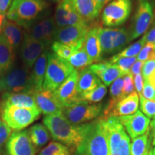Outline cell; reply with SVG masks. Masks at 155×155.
I'll return each mask as SVG.
<instances>
[{"mask_svg": "<svg viewBox=\"0 0 155 155\" xmlns=\"http://www.w3.org/2000/svg\"><path fill=\"white\" fill-rule=\"evenodd\" d=\"M152 139L150 137V130L144 134L132 139L130 155H152L153 149L151 147Z\"/></svg>", "mask_w": 155, "mask_h": 155, "instance_id": "30", "label": "cell"}, {"mask_svg": "<svg viewBox=\"0 0 155 155\" xmlns=\"http://www.w3.org/2000/svg\"><path fill=\"white\" fill-rule=\"evenodd\" d=\"M67 62L73 68L78 71H81L93 64V61L85 50L84 45L75 50L71 57L67 60Z\"/></svg>", "mask_w": 155, "mask_h": 155, "instance_id": "31", "label": "cell"}, {"mask_svg": "<svg viewBox=\"0 0 155 155\" xmlns=\"http://www.w3.org/2000/svg\"><path fill=\"white\" fill-rule=\"evenodd\" d=\"M144 63V62L137 61L134 63V65L131 66L130 69V73L133 75V76L137 74H139V73H141V68H142Z\"/></svg>", "mask_w": 155, "mask_h": 155, "instance_id": "46", "label": "cell"}, {"mask_svg": "<svg viewBox=\"0 0 155 155\" xmlns=\"http://www.w3.org/2000/svg\"><path fill=\"white\" fill-rule=\"evenodd\" d=\"M154 101H155V97H154Z\"/></svg>", "mask_w": 155, "mask_h": 155, "instance_id": "54", "label": "cell"}, {"mask_svg": "<svg viewBox=\"0 0 155 155\" xmlns=\"http://www.w3.org/2000/svg\"><path fill=\"white\" fill-rule=\"evenodd\" d=\"M74 70L67 61L50 53L42 89L55 91Z\"/></svg>", "mask_w": 155, "mask_h": 155, "instance_id": "5", "label": "cell"}, {"mask_svg": "<svg viewBox=\"0 0 155 155\" xmlns=\"http://www.w3.org/2000/svg\"><path fill=\"white\" fill-rule=\"evenodd\" d=\"M148 80L150 81L151 83H152L153 86L155 87V71H154V73H153V74L151 75L150 78H149Z\"/></svg>", "mask_w": 155, "mask_h": 155, "instance_id": "51", "label": "cell"}, {"mask_svg": "<svg viewBox=\"0 0 155 155\" xmlns=\"http://www.w3.org/2000/svg\"><path fill=\"white\" fill-rule=\"evenodd\" d=\"M145 44H146V40H145L144 36H143L139 40H137V41H136L134 43L131 44L130 45L128 46V47L125 48L124 50H122L119 53L112 56L108 61H111L121 58L137 57L139 55V53H140V51L142 49V48L144 47Z\"/></svg>", "mask_w": 155, "mask_h": 155, "instance_id": "33", "label": "cell"}, {"mask_svg": "<svg viewBox=\"0 0 155 155\" xmlns=\"http://www.w3.org/2000/svg\"><path fill=\"white\" fill-rule=\"evenodd\" d=\"M117 118L131 139L140 137L150 130V119L139 110L131 115Z\"/></svg>", "mask_w": 155, "mask_h": 155, "instance_id": "19", "label": "cell"}, {"mask_svg": "<svg viewBox=\"0 0 155 155\" xmlns=\"http://www.w3.org/2000/svg\"><path fill=\"white\" fill-rule=\"evenodd\" d=\"M54 20L57 28L86 24L77 12L72 0H61L58 2L54 15Z\"/></svg>", "mask_w": 155, "mask_h": 155, "instance_id": "15", "label": "cell"}, {"mask_svg": "<svg viewBox=\"0 0 155 155\" xmlns=\"http://www.w3.org/2000/svg\"><path fill=\"white\" fill-rule=\"evenodd\" d=\"M12 0H0V11L6 13L8 10Z\"/></svg>", "mask_w": 155, "mask_h": 155, "instance_id": "47", "label": "cell"}, {"mask_svg": "<svg viewBox=\"0 0 155 155\" xmlns=\"http://www.w3.org/2000/svg\"><path fill=\"white\" fill-rule=\"evenodd\" d=\"M100 27L94 25L90 28L85 38V50L93 63H99L102 57V50L98 38V29Z\"/></svg>", "mask_w": 155, "mask_h": 155, "instance_id": "23", "label": "cell"}, {"mask_svg": "<svg viewBox=\"0 0 155 155\" xmlns=\"http://www.w3.org/2000/svg\"><path fill=\"white\" fill-rule=\"evenodd\" d=\"M77 12L86 24H90L100 15L96 0H72Z\"/></svg>", "mask_w": 155, "mask_h": 155, "instance_id": "24", "label": "cell"}, {"mask_svg": "<svg viewBox=\"0 0 155 155\" xmlns=\"http://www.w3.org/2000/svg\"><path fill=\"white\" fill-rule=\"evenodd\" d=\"M45 2H60L61 0H43Z\"/></svg>", "mask_w": 155, "mask_h": 155, "instance_id": "52", "label": "cell"}, {"mask_svg": "<svg viewBox=\"0 0 155 155\" xmlns=\"http://www.w3.org/2000/svg\"><path fill=\"white\" fill-rule=\"evenodd\" d=\"M144 38L146 40V43L149 42L155 45V21L153 22L150 29H148L146 33L144 35Z\"/></svg>", "mask_w": 155, "mask_h": 155, "instance_id": "45", "label": "cell"}, {"mask_svg": "<svg viewBox=\"0 0 155 155\" xmlns=\"http://www.w3.org/2000/svg\"><path fill=\"white\" fill-rule=\"evenodd\" d=\"M152 155H155V147H154V148L153 149V153H152Z\"/></svg>", "mask_w": 155, "mask_h": 155, "instance_id": "53", "label": "cell"}, {"mask_svg": "<svg viewBox=\"0 0 155 155\" xmlns=\"http://www.w3.org/2000/svg\"><path fill=\"white\" fill-rule=\"evenodd\" d=\"M123 86H124V78H119L114 81L111 85L110 88V95H111V99L106 107L109 108L114 106L118 101L121 99L123 97H125L123 94Z\"/></svg>", "mask_w": 155, "mask_h": 155, "instance_id": "35", "label": "cell"}, {"mask_svg": "<svg viewBox=\"0 0 155 155\" xmlns=\"http://www.w3.org/2000/svg\"><path fill=\"white\" fill-rule=\"evenodd\" d=\"M134 91V76L131 73L124 76V86L123 94L124 96L131 94Z\"/></svg>", "mask_w": 155, "mask_h": 155, "instance_id": "42", "label": "cell"}, {"mask_svg": "<svg viewBox=\"0 0 155 155\" xmlns=\"http://www.w3.org/2000/svg\"><path fill=\"white\" fill-rule=\"evenodd\" d=\"M101 82L88 67L78 71L77 91L79 94L94 89Z\"/></svg>", "mask_w": 155, "mask_h": 155, "instance_id": "28", "label": "cell"}, {"mask_svg": "<svg viewBox=\"0 0 155 155\" xmlns=\"http://www.w3.org/2000/svg\"><path fill=\"white\" fill-rule=\"evenodd\" d=\"M7 16H6V13L0 11V34L2 32L4 27H5V23L7 22Z\"/></svg>", "mask_w": 155, "mask_h": 155, "instance_id": "49", "label": "cell"}, {"mask_svg": "<svg viewBox=\"0 0 155 155\" xmlns=\"http://www.w3.org/2000/svg\"><path fill=\"white\" fill-rule=\"evenodd\" d=\"M111 1H113V0H96L97 5H98V8H99L101 12L102 11L104 7H105L106 5H108V3L111 2Z\"/></svg>", "mask_w": 155, "mask_h": 155, "instance_id": "50", "label": "cell"}, {"mask_svg": "<svg viewBox=\"0 0 155 155\" xmlns=\"http://www.w3.org/2000/svg\"><path fill=\"white\" fill-rule=\"evenodd\" d=\"M139 98L137 93L134 91L118 101L111 107H106L101 118L106 120L111 117H121L134 114L138 111Z\"/></svg>", "mask_w": 155, "mask_h": 155, "instance_id": "14", "label": "cell"}, {"mask_svg": "<svg viewBox=\"0 0 155 155\" xmlns=\"http://www.w3.org/2000/svg\"><path fill=\"white\" fill-rule=\"evenodd\" d=\"M1 34L5 37L15 51L20 48L25 36V32L22 27L11 20H7Z\"/></svg>", "mask_w": 155, "mask_h": 155, "instance_id": "25", "label": "cell"}, {"mask_svg": "<svg viewBox=\"0 0 155 155\" xmlns=\"http://www.w3.org/2000/svg\"><path fill=\"white\" fill-rule=\"evenodd\" d=\"M12 134V129L0 119V154Z\"/></svg>", "mask_w": 155, "mask_h": 155, "instance_id": "40", "label": "cell"}, {"mask_svg": "<svg viewBox=\"0 0 155 155\" xmlns=\"http://www.w3.org/2000/svg\"><path fill=\"white\" fill-rule=\"evenodd\" d=\"M30 70L24 65H14L0 76V95L5 93L34 92Z\"/></svg>", "mask_w": 155, "mask_h": 155, "instance_id": "4", "label": "cell"}, {"mask_svg": "<svg viewBox=\"0 0 155 155\" xmlns=\"http://www.w3.org/2000/svg\"><path fill=\"white\" fill-rule=\"evenodd\" d=\"M33 96L38 109L45 116L63 114V106L54 92L42 89L34 91Z\"/></svg>", "mask_w": 155, "mask_h": 155, "instance_id": "20", "label": "cell"}, {"mask_svg": "<svg viewBox=\"0 0 155 155\" xmlns=\"http://www.w3.org/2000/svg\"><path fill=\"white\" fill-rule=\"evenodd\" d=\"M150 138L152 139V145L155 147V119L150 124Z\"/></svg>", "mask_w": 155, "mask_h": 155, "instance_id": "48", "label": "cell"}, {"mask_svg": "<svg viewBox=\"0 0 155 155\" xmlns=\"http://www.w3.org/2000/svg\"><path fill=\"white\" fill-rule=\"evenodd\" d=\"M78 71L76 69L62 83L54 94L63 107L72 105L79 101V94L77 91Z\"/></svg>", "mask_w": 155, "mask_h": 155, "instance_id": "16", "label": "cell"}, {"mask_svg": "<svg viewBox=\"0 0 155 155\" xmlns=\"http://www.w3.org/2000/svg\"><path fill=\"white\" fill-rule=\"evenodd\" d=\"M154 7L150 0H139L129 30L131 42L146 33L154 21Z\"/></svg>", "mask_w": 155, "mask_h": 155, "instance_id": "11", "label": "cell"}, {"mask_svg": "<svg viewBox=\"0 0 155 155\" xmlns=\"http://www.w3.org/2000/svg\"><path fill=\"white\" fill-rule=\"evenodd\" d=\"M15 51L2 35L0 34V76L15 65Z\"/></svg>", "mask_w": 155, "mask_h": 155, "instance_id": "27", "label": "cell"}, {"mask_svg": "<svg viewBox=\"0 0 155 155\" xmlns=\"http://www.w3.org/2000/svg\"><path fill=\"white\" fill-rule=\"evenodd\" d=\"M88 68L106 86H111V83L119 78L125 76L119 68L107 61L92 64Z\"/></svg>", "mask_w": 155, "mask_h": 155, "instance_id": "22", "label": "cell"}, {"mask_svg": "<svg viewBox=\"0 0 155 155\" xmlns=\"http://www.w3.org/2000/svg\"><path fill=\"white\" fill-rule=\"evenodd\" d=\"M47 45L41 41L31 38L25 34L20 48H19V57L23 65L30 70L33 67L38 58L46 50Z\"/></svg>", "mask_w": 155, "mask_h": 155, "instance_id": "18", "label": "cell"}, {"mask_svg": "<svg viewBox=\"0 0 155 155\" xmlns=\"http://www.w3.org/2000/svg\"><path fill=\"white\" fill-rule=\"evenodd\" d=\"M37 152L28 130L15 131L5 145L6 155H36Z\"/></svg>", "mask_w": 155, "mask_h": 155, "instance_id": "13", "label": "cell"}, {"mask_svg": "<svg viewBox=\"0 0 155 155\" xmlns=\"http://www.w3.org/2000/svg\"><path fill=\"white\" fill-rule=\"evenodd\" d=\"M91 27L90 25H76L58 28L54 36V41L67 45L75 50L82 47L88 30Z\"/></svg>", "mask_w": 155, "mask_h": 155, "instance_id": "12", "label": "cell"}, {"mask_svg": "<svg viewBox=\"0 0 155 155\" xmlns=\"http://www.w3.org/2000/svg\"><path fill=\"white\" fill-rule=\"evenodd\" d=\"M49 53L50 52L48 50H45L42 55L38 58L32 67L31 79H32V84L35 91L42 90V85H43L45 76Z\"/></svg>", "mask_w": 155, "mask_h": 155, "instance_id": "26", "label": "cell"}, {"mask_svg": "<svg viewBox=\"0 0 155 155\" xmlns=\"http://www.w3.org/2000/svg\"><path fill=\"white\" fill-rule=\"evenodd\" d=\"M98 38L103 55H111L123 49L131 42L130 32L125 28H99Z\"/></svg>", "mask_w": 155, "mask_h": 155, "instance_id": "7", "label": "cell"}, {"mask_svg": "<svg viewBox=\"0 0 155 155\" xmlns=\"http://www.w3.org/2000/svg\"><path fill=\"white\" fill-rule=\"evenodd\" d=\"M106 93V86L101 82L99 85L93 90L79 94V101H87L91 104H98L104 98Z\"/></svg>", "mask_w": 155, "mask_h": 155, "instance_id": "32", "label": "cell"}, {"mask_svg": "<svg viewBox=\"0 0 155 155\" xmlns=\"http://www.w3.org/2000/svg\"><path fill=\"white\" fill-rule=\"evenodd\" d=\"M142 96L149 100H154L155 97V87L149 80H144L142 90Z\"/></svg>", "mask_w": 155, "mask_h": 155, "instance_id": "43", "label": "cell"}, {"mask_svg": "<svg viewBox=\"0 0 155 155\" xmlns=\"http://www.w3.org/2000/svg\"><path fill=\"white\" fill-rule=\"evenodd\" d=\"M39 109L30 108L7 106L0 110V116L11 129L22 131L40 118Z\"/></svg>", "mask_w": 155, "mask_h": 155, "instance_id": "6", "label": "cell"}, {"mask_svg": "<svg viewBox=\"0 0 155 155\" xmlns=\"http://www.w3.org/2000/svg\"><path fill=\"white\" fill-rule=\"evenodd\" d=\"M32 144L37 149L48 144L50 139V134L47 127L42 124H36L28 130Z\"/></svg>", "mask_w": 155, "mask_h": 155, "instance_id": "29", "label": "cell"}, {"mask_svg": "<svg viewBox=\"0 0 155 155\" xmlns=\"http://www.w3.org/2000/svg\"><path fill=\"white\" fill-rule=\"evenodd\" d=\"M155 71V59L149 60L145 61L141 68V75L143 79L148 80L149 78L152 75Z\"/></svg>", "mask_w": 155, "mask_h": 155, "instance_id": "41", "label": "cell"}, {"mask_svg": "<svg viewBox=\"0 0 155 155\" xmlns=\"http://www.w3.org/2000/svg\"><path fill=\"white\" fill-rule=\"evenodd\" d=\"M137 58V61L142 62L155 59V45L149 42L145 44Z\"/></svg>", "mask_w": 155, "mask_h": 155, "instance_id": "39", "label": "cell"}, {"mask_svg": "<svg viewBox=\"0 0 155 155\" xmlns=\"http://www.w3.org/2000/svg\"><path fill=\"white\" fill-rule=\"evenodd\" d=\"M34 92L5 93L0 96V110L7 106L38 109L33 96Z\"/></svg>", "mask_w": 155, "mask_h": 155, "instance_id": "21", "label": "cell"}, {"mask_svg": "<svg viewBox=\"0 0 155 155\" xmlns=\"http://www.w3.org/2000/svg\"><path fill=\"white\" fill-rule=\"evenodd\" d=\"M48 7V3L43 0H12L6 16L8 20L17 23L27 30L40 19Z\"/></svg>", "mask_w": 155, "mask_h": 155, "instance_id": "3", "label": "cell"}, {"mask_svg": "<svg viewBox=\"0 0 155 155\" xmlns=\"http://www.w3.org/2000/svg\"><path fill=\"white\" fill-rule=\"evenodd\" d=\"M108 131L110 155H130V137L117 117L106 119Z\"/></svg>", "mask_w": 155, "mask_h": 155, "instance_id": "8", "label": "cell"}, {"mask_svg": "<svg viewBox=\"0 0 155 155\" xmlns=\"http://www.w3.org/2000/svg\"><path fill=\"white\" fill-rule=\"evenodd\" d=\"M144 79H143L141 73H139L134 75V88L136 92L139 95V97L142 96L143 86H144Z\"/></svg>", "mask_w": 155, "mask_h": 155, "instance_id": "44", "label": "cell"}, {"mask_svg": "<svg viewBox=\"0 0 155 155\" xmlns=\"http://www.w3.org/2000/svg\"><path fill=\"white\" fill-rule=\"evenodd\" d=\"M132 8L131 0H113L105 6L101 20L104 26L116 28L127 20Z\"/></svg>", "mask_w": 155, "mask_h": 155, "instance_id": "10", "label": "cell"}, {"mask_svg": "<svg viewBox=\"0 0 155 155\" xmlns=\"http://www.w3.org/2000/svg\"><path fill=\"white\" fill-rule=\"evenodd\" d=\"M51 49L55 55L65 61H67L75 51V50L70 46L57 41H54L52 43Z\"/></svg>", "mask_w": 155, "mask_h": 155, "instance_id": "36", "label": "cell"}, {"mask_svg": "<svg viewBox=\"0 0 155 155\" xmlns=\"http://www.w3.org/2000/svg\"><path fill=\"white\" fill-rule=\"evenodd\" d=\"M74 155H110L108 131L105 119L100 117L93 121L90 131L75 149Z\"/></svg>", "mask_w": 155, "mask_h": 155, "instance_id": "2", "label": "cell"}, {"mask_svg": "<svg viewBox=\"0 0 155 155\" xmlns=\"http://www.w3.org/2000/svg\"><path fill=\"white\" fill-rule=\"evenodd\" d=\"M38 155H73L72 149L58 141H51Z\"/></svg>", "mask_w": 155, "mask_h": 155, "instance_id": "34", "label": "cell"}, {"mask_svg": "<svg viewBox=\"0 0 155 155\" xmlns=\"http://www.w3.org/2000/svg\"><path fill=\"white\" fill-rule=\"evenodd\" d=\"M102 109L101 104H91L80 101L63 107V114L73 124H83L97 119L101 114Z\"/></svg>", "mask_w": 155, "mask_h": 155, "instance_id": "9", "label": "cell"}, {"mask_svg": "<svg viewBox=\"0 0 155 155\" xmlns=\"http://www.w3.org/2000/svg\"><path fill=\"white\" fill-rule=\"evenodd\" d=\"M42 122L54 140L72 150L76 149L83 142L93 124V121L73 124L68 121L63 114L45 116Z\"/></svg>", "mask_w": 155, "mask_h": 155, "instance_id": "1", "label": "cell"}, {"mask_svg": "<svg viewBox=\"0 0 155 155\" xmlns=\"http://www.w3.org/2000/svg\"><path fill=\"white\" fill-rule=\"evenodd\" d=\"M140 98V108L148 119H155V101L149 100L141 96Z\"/></svg>", "mask_w": 155, "mask_h": 155, "instance_id": "38", "label": "cell"}, {"mask_svg": "<svg viewBox=\"0 0 155 155\" xmlns=\"http://www.w3.org/2000/svg\"><path fill=\"white\" fill-rule=\"evenodd\" d=\"M137 61V57L133 58H121L119 59L114 60V61H107L110 63L114 64L116 65L125 75L130 73V69L134 63Z\"/></svg>", "mask_w": 155, "mask_h": 155, "instance_id": "37", "label": "cell"}, {"mask_svg": "<svg viewBox=\"0 0 155 155\" xmlns=\"http://www.w3.org/2000/svg\"><path fill=\"white\" fill-rule=\"evenodd\" d=\"M54 17H46L33 23L25 34L31 38L41 41L47 45L54 40L55 31L57 30Z\"/></svg>", "mask_w": 155, "mask_h": 155, "instance_id": "17", "label": "cell"}]
</instances>
